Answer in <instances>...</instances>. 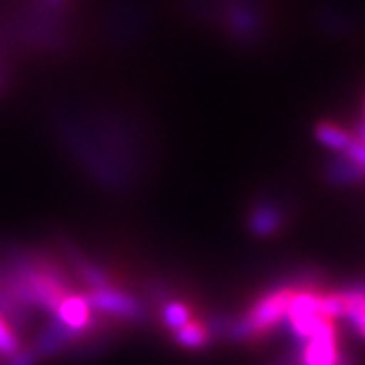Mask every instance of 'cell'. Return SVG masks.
<instances>
[{
	"label": "cell",
	"mask_w": 365,
	"mask_h": 365,
	"mask_svg": "<svg viewBox=\"0 0 365 365\" xmlns=\"http://www.w3.org/2000/svg\"><path fill=\"white\" fill-rule=\"evenodd\" d=\"M14 292L19 299H23V302L26 300L49 313H55L57 304L67 294V288L55 270L25 262L16 268Z\"/></svg>",
	"instance_id": "6da1fadb"
},
{
	"label": "cell",
	"mask_w": 365,
	"mask_h": 365,
	"mask_svg": "<svg viewBox=\"0 0 365 365\" xmlns=\"http://www.w3.org/2000/svg\"><path fill=\"white\" fill-rule=\"evenodd\" d=\"M294 290L290 288H280L274 290L270 294H266L264 299H260L237 325L234 327V337L244 339V337H254L270 331L272 327H276L288 311V302L292 297Z\"/></svg>",
	"instance_id": "7a4b0ae2"
},
{
	"label": "cell",
	"mask_w": 365,
	"mask_h": 365,
	"mask_svg": "<svg viewBox=\"0 0 365 365\" xmlns=\"http://www.w3.org/2000/svg\"><path fill=\"white\" fill-rule=\"evenodd\" d=\"M91 309L100 311V313L116 317V319H126V321H138L143 317V309L138 304V300L132 299L130 294L116 290L110 284L108 287L93 288L88 297Z\"/></svg>",
	"instance_id": "3957f363"
},
{
	"label": "cell",
	"mask_w": 365,
	"mask_h": 365,
	"mask_svg": "<svg viewBox=\"0 0 365 365\" xmlns=\"http://www.w3.org/2000/svg\"><path fill=\"white\" fill-rule=\"evenodd\" d=\"M304 365H339V351H337V333L331 321L321 319L314 333L304 343L302 351Z\"/></svg>",
	"instance_id": "277c9868"
},
{
	"label": "cell",
	"mask_w": 365,
	"mask_h": 365,
	"mask_svg": "<svg viewBox=\"0 0 365 365\" xmlns=\"http://www.w3.org/2000/svg\"><path fill=\"white\" fill-rule=\"evenodd\" d=\"M55 321L73 335L86 333L91 325V307L86 297L66 294L55 309Z\"/></svg>",
	"instance_id": "5b68a950"
},
{
	"label": "cell",
	"mask_w": 365,
	"mask_h": 365,
	"mask_svg": "<svg viewBox=\"0 0 365 365\" xmlns=\"http://www.w3.org/2000/svg\"><path fill=\"white\" fill-rule=\"evenodd\" d=\"M314 134H317V140L323 146L331 148V150H341V153H345L353 140L349 132H345L335 124H319Z\"/></svg>",
	"instance_id": "8992f818"
},
{
	"label": "cell",
	"mask_w": 365,
	"mask_h": 365,
	"mask_svg": "<svg viewBox=\"0 0 365 365\" xmlns=\"http://www.w3.org/2000/svg\"><path fill=\"white\" fill-rule=\"evenodd\" d=\"M357 335H364V292L359 288L345 292V314Z\"/></svg>",
	"instance_id": "52a82bcc"
},
{
	"label": "cell",
	"mask_w": 365,
	"mask_h": 365,
	"mask_svg": "<svg viewBox=\"0 0 365 365\" xmlns=\"http://www.w3.org/2000/svg\"><path fill=\"white\" fill-rule=\"evenodd\" d=\"M209 333L199 323H187L175 331V341L185 349H201L207 345Z\"/></svg>",
	"instance_id": "ba28073f"
},
{
	"label": "cell",
	"mask_w": 365,
	"mask_h": 365,
	"mask_svg": "<svg viewBox=\"0 0 365 365\" xmlns=\"http://www.w3.org/2000/svg\"><path fill=\"white\" fill-rule=\"evenodd\" d=\"M278 225H280V215H278V211H276V209L264 205V207H258L254 213H252L250 227H252V232H254V234H258V235L272 234V232L278 230Z\"/></svg>",
	"instance_id": "9c48e42d"
},
{
	"label": "cell",
	"mask_w": 365,
	"mask_h": 365,
	"mask_svg": "<svg viewBox=\"0 0 365 365\" xmlns=\"http://www.w3.org/2000/svg\"><path fill=\"white\" fill-rule=\"evenodd\" d=\"M345 314V292H331V294H319V317L325 321H335Z\"/></svg>",
	"instance_id": "30bf717a"
},
{
	"label": "cell",
	"mask_w": 365,
	"mask_h": 365,
	"mask_svg": "<svg viewBox=\"0 0 365 365\" xmlns=\"http://www.w3.org/2000/svg\"><path fill=\"white\" fill-rule=\"evenodd\" d=\"M163 321H165V325L169 327V329L177 331V329H181L187 323H191V311L182 302H169L163 309Z\"/></svg>",
	"instance_id": "8fae6325"
},
{
	"label": "cell",
	"mask_w": 365,
	"mask_h": 365,
	"mask_svg": "<svg viewBox=\"0 0 365 365\" xmlns=\"http://www.w3.org/2000/svg\"><path fill=\"white\" fill-rule=\"evenodd\" d=\"M21 351V343L19 337L14 335V331L11 325L4 321V317H0V355H14Z\"/></svg>",
	"instance_id": "7c38bea8"
},
{
	"label": "cell",
	"mask_w": 365,
	"mask_h": 365,
	"mask_svg": "<svg viewBox=\"0 0 365 365\" xmlns=\"http://www.w3.org/2000/svg\"><path fill=\"white\" fill-rule=\"evenodd\" d=\"M35 359H37V355L33 351H19L11 355L6 365H35Z\"/></svg>",
	"instance_id": "4fadbf2b"
},
{
	"label": "cell",
	"mask_w": 365,
	"mask_h": 365,
	"mask_svg": "<svg viewBox=\"0 0 365 365\" xmlns=\"http://www.w3.org/2000/svg\"><path fill=\"white\" fill-rule=\"evenodd\" d=\"M51 2H57V0H51Z\"/></svg>",
	"instance_id": "5bb4252c"
}]
</instances>
